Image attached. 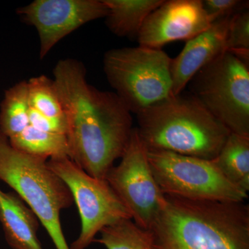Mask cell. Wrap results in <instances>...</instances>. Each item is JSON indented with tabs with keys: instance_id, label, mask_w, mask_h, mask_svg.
Instances as JSON below:
<instances>
[{
	"instance_id": "20",
	"label": "cell",
	"mask_w": 249,
	"mask_h": 249,
	"mask_svg": "<svg viewBox=\"0 0 249 249\" xmlns=\"http://www.w3.org/2000/svg\"><path fill=\"white\" fill-rule=\"evenodd\" d=\"M226 51L249 61V12L247 9L231 18Z\"/></svg>"
},
{
	"instance_id": "15",
	"label": "cell",
	"mask_w": 249,
	"mask_h": 249,
	"mask_svg": "<svg viewBox=\"0 0 249 249\" xmlns=\"http://www.w3.org/2000/svg\"><path fill=\"white\" fill-rule=\"evenodd\" d=\"M229 182L249 191V137L231 133L217 157L212 160Z\"/></svg>"
},
{
	"instance_id": "9",
	"label": "cell",
	"mask_w": 249,
	"mask_h": 249,
	"mask_svg": "<svg viewBox=\"0 0 249 249\" xmlns=\"http://www.w3.org/2000/svg\"><path fill=\"white\" fill-rule=\"evenodd\" d=\"M120 163L113 166L106 180L131 214L132 220L148 230L165 204V195L156 181L147 149L134 127Z\"/></svg>"
},
{
	"instance_id": "1",
	"label": "cell",
	"mask_w": 249,
	"mask_h": 249,
	"mask_svg": "<svg viewBox=\"0 0 249 249\" xmlns=\"http://www.w3.org/2000/svg\"><path fill=\"white\" fill-rule=\"evenodd\" d=\"M86 75L79 60L62 59L53 80L66 118L70 160L88 175L106 179L128 145L133 120L115 92L96 89Z\"/></svg>"
},
{
	"instance_id": "6",
	"label": "cell",
	"mask_w": 249,
	"mask_h": 249,
	"mask_svg": "<svg viewBox=\"0 0 249 249\" xmlns=\"http://www.w3.org/2000/svg\"><path fill=\"white\" fill-rule=\"evenodd\" d=\"M249 65L225 51L188 83L195 96L231 133L249 137Z\"/></svg>"
},
{
	"instance_id": "4",
	"label": "cell",
	"mask_w": 249,
	"mask_h": 249,
	"mask_svg": "<svg viewBox=\"0 0 249 249\" xmlns=\"http://www.w3.org/2000/svg\"><path fill=\"white\" fill-rule=\"evenodd\" d=\"M0 180L14 190L35 213L56 249H70L60 212L71 207L73 196L47 160L16 150L0 131Z\"/></svg>"
},
{
	"instance_id": "11",
	"label": "cell",
	"mask_w": 249,
	"mask_h": 249,
	"mask_svg": "<svg viewBox=\"0 0 249 249\" xmlns=\"http://www.w3.org/2000/svg\"><path fill=\"white\" fill-rule=\"evenodd\" d=\"M212 24L201 0H164L145 19L137 39L139 45L161 49L175 41L191 40Z\"/></svg>"
},
{
	"instance_id": "18",
	"label": "cell",
	"mask_w": 249,
	"mask_h": 249,
	"mask_svg": "<svg viewBox=\"0 0 249 249\" xmlns=\"http://www.w3.org/2000/svg\"><path fill=\"white\" fill-rule=\"evenodd\" d=\"M93 242L107 249H153L149 230L139 227L132 219H124L104 228Z\"/></svg>"
},
{
	"instance_id": "19",
	"label": "cell",
	"mask_w": 249,
	"mask_h": 249,
	"mask_svg": "<svg viewBox=\"0 0 249 249\" xmlns=\"http://www.w3.org/2000/svg\"><path fill=\"white\" fill-rule=\"evenodd\" d=\"M29 106L47 117H65L53 80L45 75L27 80Z\"/></svg>"
},
{
	"instance_id": "16",
	"label": "cell",
	"mask_w": 249,
	"mask_h": 249,
	"mask_svg": "<svg viewBox=\"0 0 249 249\" xmlns=\"http://www.w3.org/2000/svg\"><path fill=\"white\" fill-rule=\"evenodd\" d=\"M9 140L16 150L43 160L70 158V146L65 134L39 130L29 124L20 134Z\"/></svg>"
},
{
	"instance_id": "3",
	"label": "cell",
	"mask_w": 249,
	"mask_h": 249,
	"mask_svg": "<svg viewBox=\"0 0 249 249\" xmlns=\"http://www.w3.org/2000/svg\"><path fill=\"white\" fill-rule=\"evenodd\" d=\"M147 150L212 160L231 132L191 93L171 95L137 114Z\"/></svg>"
},
{
	"instance_id": "13",
	"label": "cell",
	"mask_w": 249,
	"mask_h": 249,
	"mask_svg": "<svg viewBox=\"0 0 249 249\" xmlns=\"http://www.w3.org/2000/svg\"><path fill=\"white\" fill-rule=\"evenodd\" d=\"M38 218L16 193L0 189V224L12 249H43L37 232Z\"/></svg>"
},
{
	"instance_id": "7",
	"label": "cell",
	"mask_w": 249,
	"mask_h": 249,
	"mask_svg": "<svg viewBox=\"0 0 249 249\" xmlns=\"http://www.w3.org/2000/svg\"><path fill=\"white\" fill-rule=\"evenodd\" d=\"M152 174L166 196L192 200L245 201L248 194L224 178L212 160L147 150Z\"/></svg>"
},
{
	"instance_id": "14",
	"label": "cell",
	"mask_w": 249,
	"mask_h": 249,
	"mask_svg": "<svg viewBox=\"0 0 249 249\" xmlns=\"http://www.w3.org/2000/svg\"><path fill=\"white\" fill-rule=\"evenodd\" d=\"M164 0H103L108 9L106 24L119 37H137L145 19Z\"/></svg>"
},
{
	"instance_id": "22",
	"label": "cell",
	"mask_w": 249,
	"mask_h": 249,
	"mask_svg": "<svg viewBox=\"0 0 249 249\" xmlns=\"http://www.w3.org/2000/svg\"><path fill=\"white\" fill-rule=\"evenodd\" d=\"M29 117V124L34 128L52 133L67 134V124L65 117L52 119L31 107Z\"/></svg>"
},
{
	"instance_id": "12",
	"label": "cell",
	"mask_w": 249,
	"mask_h": 249,
	"mask_svg": "<svg viewBox=\"0 0 249 249\" xmlns=\"http://www.w3.org/2000/svg\"><path fill=\"white\" fill-rule=\"evenodd\" d=\"M231 17L213 23L204 32L187 41L178 56L172 58L170 73L173 95L184 91L197 72L225 52Z\"/></svg>"
},
{
	"instance_id": "21",
	"label": "cell",
	"mask_w": 249,
	"mask_h": 249,
	"mask_svg": "<svg viewBox=\"0 0 249 249\" xmlns=\"http://www.w3.org/2000/svg\"><path fill=\"white\" fill-rule=\"evenodd\" d=\"M203 6L206 14L213 23L219 19L231 17L234 14L247 9L248 1L240 0H205Z\"/></svg>"
},
{
	"instance_id": "5",
	"label": "cell",
	"mask_w": 249,
	"mask_h": 249,
	"mask_svg": "<svg viewBox=\"0 0 249 249\" xmlns=\"http://www.w3.org/2000/svg\"><path fill=\"white\" fill-rule=\"evenodd\" d=\"M171 60L160 49L124 47L105 53L103 70L117 96L137 115L173 95Z\"/></svg>"
},
{
	"instance_id": "10",
	"label": "cell",
	"mask_w": 249,
	"mask_h": 249,
	"mask_svg": "<svg viewBox=\"0 0 249 249\" xmlns=\"http://www.w3.org/2000/svg\"><path fill=\"white\" fill-rule=\"evenodd\" d=\"M24 22L36 28L42 60L54 46L87 23L106 18L108 9L103 0H36L18 8Z\"/></svg>"
},
{
	"instance_id": "8",
	"label": "cell",
	"mask_w": 249,
	"mask_h": 249,
	"mask_svg": "<svg viewBox=\"0 0 249 249\" xmlns=\"http://www.w3.org/2000/svg\"><path fill=\"white\" fill-rule=\"evenodd\" d=\"M47 165L65 183L79 212L81 231L70 249H86L104 228L132 219L106 179L88 175L69 157L50 159Z\"/></svg>"
},
{
	"instance_id": "2",
	"label": "cell",
	"mask_w": 249,
	"mask_h": 249,
	"mask_svg": "<svg viewBox=\"0 0 249 249\" xmlns=\"http://www.w3.org/2000/svg\"><path fill=\"white\" fill-rule=\"evenodd\" d=\"M148 230L153 249H249V206L165 195Z\"/></svg>"
},
{
	"instance_id": "17",
	"label": "cell",
	"mask_w": 249,
	"mask_h": 249,
	"mask_svg": "<svg viewBox=\"0 0 249 249\" xmlns=\"http://www.w3.org/2000/svg\"><path fill=\"white\" fill-rule=\"evenodd\" d=\"M27 80H22L4 91L0 103V131L10 139L29 125Z\"/></svg>"
}]
</instances>
